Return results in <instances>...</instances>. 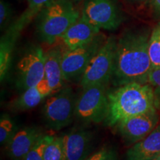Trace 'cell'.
<instances>
[{"mask_svg": "<svg viewBox=\"0 0 160 160\" xmlns=\"http://www.w3.org/2000/svg\"><path fill=\"white\" fill-rule=\"evenodd\" d=\"M160 117L157 109L126 118L120 121L115 128L127 145L144 139L159 124Z\"/></svg>", "mask_w": 160, "mask_h": 160, "instance_id": "cell-9", "label": "cell"}, {"mask_svg": "<svg viewBox=\"0 0 160 160\" xmlns=\"http://www.w3.org/2000/svg\"><path fill=\"white\" fill-rule=\"evenodd\" d=\"M160 155V123L138 142L129 148L127 160H155Z\"/></svg>", "mask_w": 160, "mask_h": 160, "instance_id": "cell-14", "label": "cell"}, {"mask_svg": "<svg viewBox=\"0 0 160 160\" xmlns=\"http://www.w3.org/2000/svg\"><path fill=\"white\" fill-rule=\"evenodd\" d=\"M147 30H129L117 40L111 82L115 87L132 82L148 84L153 68Z\"/></svg>", "mask_w": 160, "mask_h": 160, "instance_id": "cell-1", "label": "cell"}, {"mask_svg": "<svg viewBox=\"0 0 160 160\" xmlns=\"http://www.w3.org/2000/svg\"><path fill=\"white\" fill-rule=\"evenodd\" d=\"M149 54L152 67H160V22L153 29L149 39Z\"/></svg>", "mask_w": 160, "mask_h": 160, "instance_id": "cell-20", "label": "cell"}, {"mask_svg": "<svg viewBox=\"0 0 160 160\" xmlns=\"http://www.w3.org/2000/svg\"><path fill=\"white\" fill-rule=\"evenodd\" d=\"M100 29L92 25L82 16L69 28L62 39L68 50H73L91 42L98 34Z\"/></svg>", "mask_w": 160, "mask_h": 160, "instance_id": "cell-13", "label": "cell"}, {"mask_svg": "<svg viewBox=\"0 0 160 160\" xmlns=\"http://www.w3.org/2000/svg\"><path fill=\"white\" fill-rule=\"evenodd\" d=\"M79 17L70 0H52L38 13L37 31L39 39L52 45L62 37Z\"/></svg>", "mask_w": 160, "mask_h": 160, "instance_id": "cell-3", "label": "cell"}, {"mask_svg": "<svg viewBox=\"0 0 160 160\" xmlns=\"http://www.w3.org/2000/svg\"><path fill=\"white\" fill-rule=\"evenodd\" d=\"M52 95L48 83L44 79L38 85L25 89L21 95L11 103L13 111L21 112L31 110L39 105L45 97Z\"/></svg>", "mask_w": 160, "mask_h": 160, "instance_id": "cell-15", "label": "cell"}, {"mask_svg": "<svg viewBox=\"0 0 160 160\" xmlns=\"http://www.w3.org/2000/svg\"><path fill=\"white\" fill-rule=\"evenodd\" d=\"M62 137L66 160H85L88 157L93 141L91 131L73 130Z\"/></svg>", "mask_w": 160, "mask_h": 160, "instance_id": "cell-11", "label": "cell"}, {"mask_svg": "<svg viewBox=\"0 0 160 160\" xmlns=\"http://www.w3.org/2000/svg\"><path fill=\"white\" fill-rule=\"evenodd\" d=\"M44 160H66L62 137L50 136L44 151Z\"/></svg>", "mask_w": 160, "mask_h": 160, "instance_id": "cell-18", "label": "cell"}, {"mask_svg": "<svg viewBox=\"0 0 160 160\" xmlns=\"http://www.w3.org/2000/svg\"><path fill=\"white\" fill-rule=\"evenodd\" d=\"M77 100L73 89L64 87L57 93L50 96L43 108L45 122L49 128L59 131L69 125L75 117Z\"/></svg>", "mask_w": 160, "mask_h": 160, "instance_id": "cell-6", "label": "cell"}, {"mask_svg": "<svg viewBox=\"0 0 160 160\" xmlns=\"http://www.w3.org/2000/svg\"><path fill=\"white\" fill-rule=\"evenodd\" d=\"M62 54L59 48H53L45 53V79L48 83L52 94L57 93L64 87Z\"/></svg>", "mask_w": 160, "mask_h": 160, "instance_id": "cell-16", "label": "cell"}, {"mask_svg": "<svg viewBox=\"0 0 160 160\" xmlns=\"http://www.w3.org/2000/svg\"><path fill=\"white\" fill-rule=\"evenodd\" d=\"M11 13V8L9 4L6 2L5 0H1L0 1V25L2 29L9 20Z\"/></svg>", "mask_w": 160, "mask_h": 160, "instance_id": "cell-25", "label": "cell"}, {"mask_svg": "<svg viewBox=\"0 0 160 160\" xmlns=\"http://www.w3.org/2000/svg\"><path fill=\"white\" fill-rule=\"evenodd\" d=\"M117 40L110 37L92 58L79 79L82 88L96 85H108L111 81L115 62Z\"/></svg>", "mask_w": 160, "mask_h": 160, "instance_id": "cell-4", "label": "cell"}, {"mask_svg": "<svg viewBox=\"0 0 160 160\" xmlns=\"http://www.w3.org/2000/svg\"><path fill=\"white\" fill-rule=\"evenodd\" d=\"M14 121L9 115L4 113L0 119V142L6 145L17 131Z\"/></svg>", "mask_w": 160, "mask_h": 160, "instance_id": "cell-21", "label": "cell"}, {"mask_svg": "<svg viewBox=\"0 0 160 160\" xmlns=\"http://www.w3.org/2000/svg\"><path fill=\"white\" fill-rule=\"evenodd\" d=\"M108 85L101 84L82 89L75 108V117L80 122L89 125L105 121L108 108Z\"/></svg>", "mask_w": 160, "mask_h": 160, "instance_id": "cell-5", "label": "cell"}, {"mask_svg": "<svg viewBox=\"0 0 160 160\" xmlns=\"http://www.w3.org/2000/svg\"><path fill=\"white\" fill-rule=\"evenodd\" d=\"M51 1L52 0H28V8L16 22L20 27L24 28V27L31 21L32 18L38 15V13L45 8V6Z\"/></svg>", "mask_w": 160, "mask_h": 160, "instance_id": "cell-19", "label": "cell"}, {"mask_svg": "<svg viewBox=\"0 0 160 160\" xmlns=\"http://www.w3.org/2000/svg\"><path fill=\"white\" fill-rule=\"evenodd\" d=\"M148 84L153 88L156 107L159 109L160 108V67L152 68L148 77Z\"/></svg>", "mask_w": 160, "mask_h": 160, "instance_id": "cell-23", "label": "cell"}, {"mask_svg": "<svg viewBox=\"0 0 160 160\" xmlns=\"http://www.w3.org/2000/svg\"><path fill=\"white\" fill-rule=\"evenodd\" d=\"M85 160H119L117 152L111 147H104Z\"/></svg>", "mask_w": 160, "mask_h": 160, "instance_id": "cell-24", "label": "cell"}, {"mask_svg": "<svg viewBox=\"0 0 160 160\" xmlns=\"http://www.w3.org/2000/svg\"><path fill=\"white\" fill-rule=\"evenodd\" d=\"M73 1H75V2H78V1H80V0H73Z\"/></svg>", "mask_w": 160, "mask_h": 160, "instance_id": "cell-28", "label": "cell"}, {"mask_svg": "<svg viewBox=\"0 0 160 160\" xmlns=\"http://www.w3.org/2000/svg\"><path fill=\"white\" fill-rule=\"evenodd\" d=\"M105 125L114 128L126 118L157 108L153 88L149 84L132 82L108 91Z\"/></svg>", "mask_w": 160, "mask_h": 160, "instance_id": "cell-2", "label": "cell"}, {"mask_svg": "<svg viewBox=\"0 0 160 160\" xmlns=\"http://www.w3.org/2000/svg\"><path fill=\"white\" fill-rule=\"evenodd\" d=\"M42 134L37 127H24L17 130L13 137L6 144V149L8 157L12 160H24Z\"/></svg>", "mask_w": 160, "mask_h": 160, "instance_id": "cell-12", "label": "cell"}, {"mask_svg": "<svg viewBox=\"0 0 160 160\" xmlns=\"http://www.w3.org/2000/svg\"><path fill=\"white\" fill-rule=\"evenodd\" d=\"M105 37L99 33L94 39L73 50L68 49L62 58V68L66 82L81 78L92 58L105 42Z\"/></svg>", "mask_w": 160, "mask_h": 160, "instance_id": "cell-7", "label": "cell"}, {"mask_svg": "<svg viewBox=\"0 0 160 160\" xmlns=\"http://www.w3.org/2000/svg\"><path fill=\"white\" fill-rule=\"evenodd\" d=\"M50 136L42 134L32 147L24 160H44V151L48 142Z\"/></svg>", "mask_w": 160, "mask_h": 160, "instance_id": "cell-22", "label": "cell"}, {"mask_svg": "<svg viewBox=\"0 0 160 160\" xmlns=\"http://www.w3.org/2000/svg\"><path fill=\"white\" fill-rule=\"evenodd\" d=\"M151 6L156 13L160 16V0H151Z\"/></svg>", "mask_w": 160, "mask_h": 160, "instance_id": "cell-26", "label": "cell"}, {"mask_svg": "<svg viewBox=\"0 0 160 160\" xmlns=\"http://www.w3.org/2000/svg\"><path fill=\"white\" fill-rule=\"evenodd\" d=\"M19 85L24 89L37 85L45 79V53L39 46L31 48L17 64Z\"/></svg>", "mask_w": 160, "mask_h": 160, "instance_id": "cell-10", "label": "cell"}, {"mask_svg": "<svg viewBox=\"0 0 160 160\" xmlns=\"http://www.w3.org/2000/svg\"><path fill=\"white\" fill-rule=\"evenodd\" d=\"M18 37L17 35L8 31L2 37L0 44V78L1 81L5 79L11 65L12 52Z\"/></svg>", "mask_w": 160, "mask_h": 160, "instance_id": "cell-17", "label": "cell"}, {"mask_svg": "<svg viewBox=\"0 0 160 160\" xmlns=\"http://www.w3.org/2000/svg\"><path fill=\"white\" fill-rule=\"evenodd\" d=\"M82 16L99 29L113 31L123 21V17L113 0H87Z\"/></svg>", "mask_w": 160, "mask_h": 160, "instance_id": "cell-8", "label": "cell"}, {"mask_svg": "<svg viewBox=\"0 0 160 160\" xmlns=\"http://www.w3.org/2000/svg\"><path fill=\"white\" fill-rule=\"evenodd\" d=\"M155 160H160V155L159 156V157H157V158H156V159H155Z\"/></svg>", "mask_w": 160, "mask_h": 160, "instance_id": "cell-27", "label": "cell"}, {"mask_svg": "<svg viewBox=\"0 0 160 160\" xmlns=\"http://www.w3.org/2000/svg\"><path fill=\"white\" fill-rule=\"evenodd\" d=\"M137 1H142V0H137Z\"/></svg>", "mask_w": 160, "mask_h": 160, "instance_id": "cell-29", "label": "cell"}]
</instances>
